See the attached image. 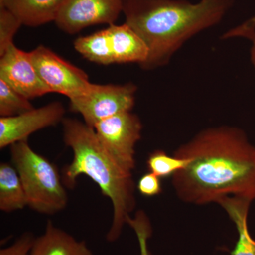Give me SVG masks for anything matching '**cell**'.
<instances>
[{"mask_svg":"<svg viewBox=\"0 0 255 255\" xmlns=\"http://www.w3.org/2000/svg\"><path fill=\"white\" fill-rule=\"evenodd\" d=\"M174 155L188 160L172 180L184 202L205 205L227 196L255 200V147L241 128L204 129L178 147Z\"/></svg>","mask_w":255,"mask_h":255,"instance_id":"1","label":"cell"},{"mask_svg":"<svg viewBox=\"0 0 255 255\" xmlns=\"http://www.w3.org/2000/svg\"><path fill=\"white\" fill-rule=\"evenodd\" d=\"M236 0H127L125 23L141 37L148 56L140 68L155 70L168 65L193 37L219 24Z\"/></svg>","mask_w":255,"mask_h":255,"instance_id":"2","label":"cell"},{"mask_svg":"<svg viewBox=\"0 0 255 255\" xmlns=\"http://www.w3.org/2000/svg\"><path fill=\"white\" fill-rule=\"evenodd\" d=\"M62 124L64 142L73 152V161L63 170L64 184L74 188L77 179L85 175L98 185L113 206V219L106 239L114 243L120 238L136 206L132 174L121 168L108 155L94 128L75 119L65 118Z\"/></svg>","mask_w":255,"mask_h":255,"instance_id":"3","label":"cell"},{"mask_svg":"<svg viewBox=\"0 0 255 255\" xmlns=\"http://www.w3.org/2000/svg\"><path fill=\"white\" fill-rule=\"evenodd\" d=\"M11 161L22 182L28 206L39 214L53 215L68 205L63 179L54 164L37 153L27 140L10 146Z\"/></svg>","mask_w":255,"mask_h":255,"instance_id":"4","label":"cell"},{"mask_svg":"<svg viewBox=\"0 0 255 255\" xmlns=\"http://www.w3.org/2000/svg\"><path fill=\"white\" fill-rule=\"evenodd\" d=\"M137 87L124 85L91 84L87 91L70 99V110L81 114L84 122L92 128L102 121L124 112H131Z\"/></svg>","mask_w":255,"mask_h":255,"instance_id":"5","label":"cell"},{"mask_svg":"<svg viewBox=\"0 0 255 255\" xmlns=\"http://www.w3.org/2000/svg\"><path fill=\"white\" fill-rule=\"evenodd\" d=\"M103 148L121 168L132 173L135 167V146L142 125L136 114L124 112L105 119L94 127Z\"/></svg>","mask_w":255,"mask_h":255,"instance_id":"6","label":"cell"},{"mask_svg":"<svg viewBox=\"0 0 255 255\" xmlns=\"http://www.w3.org/2000/svg\"><path fill=\"white\" fill-rule=\"evenodd\" d=\"M30 53L37 73L50 92L72 99L85 93L91 85L85 71L63 60L49 48L40 46Z\"/></svg>","mask_w":255,"mask_h":255,"instance_id":"7","label":"cell"},{"mask_svg":"<svg viewBox=\"0 0 255 255\" xmlns=\"http://www.w3.org/2000/svg\"><path fill=\"white\" fill-rule=\"evenodd\" d=\"M127 0H65L55 23L62 31L75 34L97 24H114L123 13Z\"/></svg>","mask_w":255,"mask_h":255,"instance_id":"8","label":"cell"},{"mask_svg":"<svg viewBox=\"0 0 255 255\" xmlns=\"http://www.w3.org/2000/svg\"><path fill=\"white\" fill-rule=\"evenodd\" d=\"M65 110L59 102L33 109L19 115L0 118V148L27 140L33 132L63 122Z\"/></svg>","mask_w":255,"mask_h":255,"instance_id":"9","label":"cell"},{"mask_svg":"<svg viewBox=\"0 0 255 255\" xmlns=\"http://www.w3.org/2000/svg\"><path fill=\"white\" fill-rule=\"evenodd\" d=\"M0 80L28 100L50 93L37 73L31 53L14 44L0 55Z\"/></svg>","mask_w":255,"mask_h":255,"instance_id":"10","label":"cell"},{"mask_svg":"<svg viewBox=\"0 0 255 255\" xmlns=\"http://www.w3.org/2000/svg\"><path fill=\"white\" fill-rule=\"evenodd\" d=\"M30 255H94L85 241H78L71 235L48 221L43 235L35 238Z\"/></svg>","mask_w":255,"mask_h":255,"instance_id":"11","label":"cell"},{"mask_svg":"<svg viewBox=\"0 0 255 255\" xmlns=\"http://www.w3.org/2000/svg\"><path fill=\"white\" fill-rule=\"evenodd\" d=\"M115 63H137L140 66L148 56V49L141 37L124 23L107 27Z\"/></svg>","mask_w":255,"mask_h":255,"instance_id":"12","label":"cell"},{"mask_svg":"<svg viewBox=\"0 0 255 255\" xmlns=\"http://www.w3.org/2000/svg\"><path fill=\"white\" fill-rule=\"evenodd\" d=\"M65 0H0V8L9 10L21 23L37 27L55 21Z\"/></svg>","mask_w":255,"mask_h":255,"instance_id":"13","label":"cell"},{"mask_svg":"<svg viewBox=\"0 0 255 255\" xmlns=\"http://www.w3.org/2000/svg\"><path fill=\"white\" fill-rule=\"evenodd\" d=\"M252 201L236 196H227L217 203L232 220L238 233L236 246L230 255H255V240L248 227V214Z\"/></svg>","mask_w":255,"mask_h":255,"instance_id":"14","label":"cell"},{"mask_svg":"<svg viewBox=\"0 0 255 255\" xmlns=\"http://www.w3.org/2000/svg\"><path fill=\"white\" fill-rule=\"evenodd\" d=\"M28 206L22 182L14 165L0 164V211L11 213Z\"/></svg>","mask_w":255,"mask_h":255,"instance_id":"15","label":"cell"},{"mask_svg":"<svg viewBox=\"0 0 255 255\" xmlns=\"http://www.w3.org/2000/svg\"><path fill=\"white\" fill-rule=\"evenodd\" d=\"M74 46L79 53L92 63L104 65L115 63L107 28L79 37Z\"/></svg>","mask_w":255,"mask_h":255,"instance_id":"16","label":"cell"},{"mask_svg":"<svg viewBox=\"0 0 255 255\" xmlns=\"http://www.w3.org/2000/svg\"><path fill=\"white\" fill-rule=\"evenodd\" d=\"M187 159L171 156L163 150H157L150 154L147 160L149 171L162 179L173 177L174 174L185 168Z\"/></svg>","mask_w":255,"mask_h":255,"instance_id":"17","label":"cell"},{"mask_svg":"<svg viewBox=\"0 0 255 255\" xmlns=\"http://www.w3.org/2000/svg\"><path fill=\"white\" fill-rule=\"evenodd\" d=\"M34 109L30 100L0 80V116L14 117Z\"/></svg>","mask_w":255,"mask_h":255,"instance_id":"18","label":"cell"},{"mask_svg":"<svg viewBox=\"0 0 255 255\" xmlns=\"http://www.w3.org/2000/svg\"><path fill=\"white\" fill-rule=\"evenodd\" d=\"M127 224L136 235L140 247V255H152L148 248V240L152 236V228L150 219L145 211L139 210L133 216L128 218Z\"/></svg>","mask_w":255,"mask_h":255,"instance_id":"19","label":"cell"},{"mask_svg":"<svg viewBox=\"0 0 255 255\" xmlns=\"http://www.w3.org/2000/svg\"><path fill=\"white\" fill-rule=\"evenodd\" d=\"M20 20L9 10L0 8V55L14 44V36L22 26Z\"/></svg>","mask_w":255,"mask_h":255,"instance_id":"20","label":"cell"},{"mask_svg":"<svg viewBox=\"0 0 255 255\" xmlns=\"http://www.w3.org/2000/svg\"><path fill=\"white\" fill-rule=\"evenodd\" d=\"M235 37H243L251 41V59L255 70V16L242 23L237 27L226 32L223 36V39Z\"/></svg>","mask_w":255,"mask_h":255,"instance_id":"21","label":"cell"},{"mask_svg":"<svg viewBox=\"0 0 255 255\" xmlns=\"http://www.w3.org/2000/svg\"><path fill=\"white\" fill-rule=\"evenodd\" d=\"M34 239L32 233H23L11 246L0 250V255H30Z\"/></svg>","mask_w":255,"mask_h":255,"instance_id":"22","label":"cell"},{"mask_svg":"<svg viewBox=\"0 0 255 255\" xmlns=\"http://www.w3.org/2000/svg\"><path fill=\"white\" fill-rule=\"evenodd\" d=\"M137 189L142 196L151 197L158 195L162 191L160 178L149 172L139 179Z\"/></svg>","mask_w":255,"mask_h":255,"instance_id":"23","label":"cell"}]
</instances>
